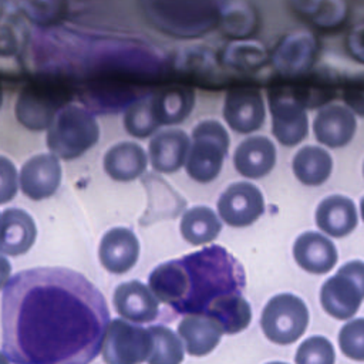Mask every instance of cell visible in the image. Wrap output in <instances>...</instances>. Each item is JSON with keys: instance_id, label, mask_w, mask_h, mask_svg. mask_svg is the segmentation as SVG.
I'll use <instances>...</instances> for the list:
<instances>
[{"instance_id": "ba28073f", "label": "cell", "mask_w": 364, "mask_h": 364, "mask_svg": "<svg viewBox=\"0 0 364 364\" xmlns=\"http://www.w3.org/2000/svg\"><path fill=\"white\" fill-rule=\"evenodd\" d=\"M151 353L148 328L122 318L109 320L101 346L104 361L109 364H135L146 361Z\"/></svg>"}, {"instance_id": "7a4b0ae2", "label": "cell", "mask_w": 364, "mask_h": 364, "mask_svg": "<svg viewBox=\"0 0 364 364\" xmlns=\"http://www.w3.org/2000/svg\"><path fill=\"white\" fill-rule=\"evenodd\" d=\"M181 262L186 272V293L172 307L179 314L205 313L215 299L245 289L242 264L222 246L203 247Z\"/></svg>"}, {"instance_id": "277c9868", "label": "cell", "mask_w": 364, "mask_h": 364, "mask_svg": "<svg viewBox=\"0 0 364 364\" xmlns=\"http://www.w3.org/2000/svg\"><path fill=\"white\" fill-rule=\"evenodd\" d=\"M192 141L185 161V169L193 181L208 183L222 169L230 144L229 134L220 122L206 119L193 128Z\"/></svg>"}, {"instance_id": "d6986e66", "label": "cell", "mask_w": 364, "mask_h": 364, "mask_svg": "<svg viewBox=\"0 0 364 364\" xmlns=\"http://www.w3.org/2000/svg\"><path fill=\"white\" fill-rule=\"evenodd\" d=\"M276 164V146L263 135L249 136L242 141L233 154L236 171L252 179L267 175Z\"/></svg>"}, {"instance_id": "4316f807", "label": "cell", "mask_w": 364, "mask_h": 364, "mask_svg": "<svg viewBox=\"0 0 364 364\" xmlns=\"http://www.w3.org/2000/svg\"><path fill=\"white\" fill-rule=\"evenodd\" d=\"M333 169V158L320 146L306 145L293 158V172L296 178L309 186L324 183Z\"/></svg>"}, {"instance_id": "603a6c76", "label": "cell", "mask_w": 364, "mask_h": 364, "mask_svg": "<svg viewBox=\"0 0 364 364\" xmlns=\"http://www.w3.org/2000/svg\"><path fill=\"white\" fill-rule=\"evenodd\" d=\"M148 165L142 146L136 142L122 141L111 146L104 155V169L114 179L128 182L141 176Z\"/></svg>"}, {"instance_id": "8d00e7d4", "label": "cell", "mask_w": 364, "mask_h": 364, "mask_svg": "<svg viewBox=\"0 0 364 364\" xmlns=\"http://www.w3.org/2000/svg\"><path fill=\"white\" fill-rule=\"evenodd\" d=\"M360 212H361V218H363V220H364V196H363L361 200H360Z\"/></svg>"}, {"instance_id": "52a82bcc", "label": "cell", "mask_w": 364, "mask_h": 364, "mask_svg": "<svg viewBox=\"0 0 364 364\" xmlns=\"http://www.w3.org/2000/svg\"><path fill=\"white\" fill-rule=\"evenodd\" d=\"M68 100L70 95L55 85L44 82L28 84L16 100V118L27 129H46Z\"/></svg>"}, {"instance_id": "8fae6325", "label": "cell", "mask_w": 364, "mask_h": 364, "mask_svg": "<svg viewBox=\"0 0 364 364\" xmlns=\"http://www.w3.org/2000/svg\"><path fill=\"white\" fill-rule=\"evenodd\" d=\"M61 165L55 154H38L27 159L20 169V188L23 193L40 200L51 196L60 186Z\"/></svg>"}, {"instance_id": "f1b7e54d", "label": "cell", "mask_w": 364, "mask_h": 364, "mask_svg": "<svg viewBox=\"0 0 364 364\" xmlns=\"http://www.w3.org/2000/svg\"><path fill=\"white\" fill-rule=\"evenodd\" d=\"M222 223L216 213L208 206H193L181 219V233L192 245L212 242L220 232Z\"/></svg>"}, {"instance_id": "9a60e30c", "label": "cell", "mask_w": 364, "mask_h": 364, "mask_svg": "<svg viewBox=\"0 0 364 364\" xmlns=\"http://www.w3.org/2000/svg\"><path fill=\"white\" fill-rule=\"evenodd\" d=\"M191 148L188 134L178 128L159 131L149 141V159L155 171L172 173L178 171L186 161Z\"/></svg>"}, {"instance_id": "e575fe53", "label": "cell", "mask_w": 364, "mask_h": 364, "mask_svg": "<svg viewBox=\"0 0 364 364\" xmlns=\"http://www.w3.org/2000/svg\"><path fill=\"white\" fill-rule=\"evenodd\" d=\"M17 193V169L14 164L0 155V203H6Z\"/></svg>"}, {"instance_id": "7c38bea8", "label": "cell", "mask_w": 364, "mask_h": 364, "mask_svg": "<svg viewBox=\"0 0 364 364\" xmlns=\"http://www.w3.org/2000/svg\"><path fill=\"white\" fill-rule=\"evenodd\" d=\"M272 111V132L276 139L286 146H293L301 142L309 132L307 114L303 102L290 97H279L270 94Z\"/></svg>"}, {"instance_id": "ffe728a7", "label": "cell", "mask_w": 364, "mask_h": 364, "mask_svg": "<svg viewBox=\"0 0 364 364\" xmlns=\"http://www.w3.org/2000/svg\"><path fill=\"white\" fill-rule=\"evenodd\" d=\"M142 182L148 193V206L139 219L141 225L148 226L161 219H172L185 209V199L159 175L145 173Z\"/></svg>"}, {"instance_id": "3957f363", "label": "cell", "mask_w": 364, "mask_h": 364, "mask_svg": "<svg viewBox=\"0 0 364 364\" xmlns=\"http://www.w3.org/2000/svg\"><path fill=\"white\" fill-rule=\"evenodd\" d=\"M100 128L94 115L78 105L63 107L47 132V146L57 156L70 161L98 142Z\"/></svg>"}, {"instance_id": "836d02e7", "label": "cell", "mask_w": 364, "mask_h": 364, "mask_svg": "<svg viewBox=\"0 0 364 364\" xmlns=\"http://www.w3.org/2000/svg\"><path fill=\"white\" fill-rule=\"evenodd\" d=\"M338 346L348 358L364 361V318L351 320L340 330Z\"/></svg>"}, {"instance_id": "5bb4252c", "label": "cell", "mask_w": 364, "mask_h": 364, "mask_svg": "<svg viewBox=\"0 0 364 364\" xmlns=\"http://www.w3.org/2000/svg\"><path fill=\"white\" fill-rule=\"evenodd\" d=\"M139 256V242L128 228H112L104 233L98 247L101 264L111 273H125L135 266Z\"/></svg>"}, {"instance_id": "484cf974", "label": "cell", "mask_w": 364, "mask_h": 364, "mask_svg": "<svg viewBox=\"0 0 364 364\" xmlns=\"http://www.w3.org/2000/svg\"><path fill=\"white\" fill-rule=\"evenodd\" d=\"M148 284L158 300L173 307L186 293V272L181 259L156 266L148 277Z\"/></svg>"}, {"instance_id": "83f0119b", "label": "cell", "mask_w": 364, "mask_h": 364, "mask_svg": "<svg viewBox=\"0 0 364 364\" xmlns=\"http://www.w3.org/2000/svg\"><path fill=\"white\" fill-rule=\"evenodd\" d=\"M242 293H230L215 299L205 314L219 321L223 333L235 334L245 330L252 320L250 304L240 296Z\"/></svg>"}, {"instance_id": "f35d334b", "label": "cell", "mask_w": 364, "mask_h": 364, "mask_svg": "<svg viewBox=\"0 0 364 364\" xmlns=\"http://www.w3.org/2000/svg\"><path fill=\"white\" fill-rule=\"evenodd\" d=\"M363 171H364V165H363Z\"/></svg>"}, {"instance_id": "1f68e13d", "label": "cell", "mask_w": 364, "mask_h": 364, "mask_svg": "<svg viewBox=\"0 0 364 364\" xmlns=\"http://www.w3.org/2000/svg\"><path fill=\"white\" fill-rule=\"evenodd\" d=\"M27 20L50 26L61 20L64 14V0H17Z\"/></svg>"}, {"instance_id": "4dcf8cb0", "label": "cell", "mask_w": 364, "mask_h": 364, "mask_svg": "<svg viewBox=\"0 0 364 364\" xmlns=\"http://www.w3.org/2000/svg\"><path fill=\"white\" fill-rule=\"evenodd\" d=\"M159 125L161 124L158 122L152 109L151 98L138 100L125 109L124 127L132 136L144 139L154 134Z\"/></svg>"}, {"instance_id": "5b68a950", "label": "cell", "mask_w": 364, "mask_h": 364, "mask_svg": "<svg viewBox=\"0 0 364 364\" xmlns=\"http://www.w3.org/2000/svg\"><path fill=\"white\" fill-rule=\"evenodd\" d=\"M364 300V262L351 260L327 279L320 290L326 313L334 318H351Z\"/></svg>"}, {"instance_id": "d4e9b609", "label": "cell", "mask_w": 364, "mask_h": 364, "mask_svg": "<svg viewBox=\"0 0 364 364\" xmlns=\"http://www.w3.org/2000/svg\"><path fill=\"white\" fill-rule=\"evenodd\" d=\"M28 27L17 0H0V55H14L27 43Z\"/></svg>"}, {"instance_id": "4fadbf2b", "label": "cell", "mask_w": 364, "mask_h": 364, "mask_svg": "<svg viewBox=\"0 0 364 364\" xmlns=\"http://www.w3.org/2000/svg\"><path fill=\"white\" fill-rule=\"evenodd\" d=\"M112 303L121 317L135 323H149L159 313L158 297L151 287H146L139 280L118 284L114 290Z\"/></svg>"}, {"instance_id": "d590c367", "label": "cell", "mask_w": 364, "mask_h": 364, "mask_svg": "<svg viewBox=\"0 0 364 364\" xmlns=\"http://www.w3.org/2000/svg\"><path fill=\"white\" fill-rule=\"evenodd\" d=\"M10 272H11L10 262L6 259V256H3V252H0V289L4 287V284L7 283Z\"/></svg>"}, {"instance_id": "cb8c5ba5", "label": "cell", "mask_w": 364, "mask_h": 364, "mask_svg": "<svg viewBox=\"0 0 364 364\" xmlns=\"http://www.w3.org/2000/svg\"><path fill=\"white\" fill-rule=\"evenodd\" d=\"M152 109L161 125L182 122L195 105V91L189 87H168L151 97Z\"/></svg>"}, {"instance_id": "f546056e", "label": "cell", "mask_w": 364, "mask_h": 364, "mask_svg": "<svg viewBox=\"0 0 364 364\" xmlns=\"http://www.w3.org/2000/svg\"><path fill=\"white\" fill-rule=\"evenodd\" d=\"M151 334V353L146 358L151 364H178L183 360V346L179 337L165 326L148 327Z\"/></svg>"}, {"instance_id": "74e56055", "label": "cell", "mask_w": 364, "mask_h": 364, "mask_svg": "<svg viewBox=\"0 0 364 364\" xmlns=\"http://www.w3.org/2000/svg\"><path fill=\"white\" fill-rule=\"evenodd\" d=\"M1 102H3V91H1V87H0V107H1Z\"/></svg>"}, {"instance_id": "6da1fadb", "label": "cell", "mask_w": 364, "mask_h": 364, "mask_svg": "<svg viewBox=\"0 0 364 364\" xmlns=\"http://www.w3.org/2000/svg\"><path fill=\"white\" fill-rule=\"evenodd\" d=\"M109 311L81 273L44 266L11 276L1 296V347L21 364H82L101 353Z\"/></svg>"}, {"instance_id": "2e32d148", "label": "cell", "mask_w": 364, "mask_h": 364, "mask_svg": "<svg viewBox=\"0 0 364 364\" xmlns=\"http://www.w3.org/2000/svg\"><path fill=\"white\" fill-rule=\"evenodd\" d=\"M357 129V121L353 111L343 105H328L318 111L313 122L316 139L330 148L347 145Z\"/></svg>"}, {"instance_id": "9c48e42d", "label": "cell", "mask_w": 364, "mask_h": 364, "mask_svg": "<svg viewBox=\"0 0 364 364\" xmlns=\"http://www.w3.org/2000/svg\"><path fill=\"white\" fill-rule=\"evenodd\" d=\"M218 212L230 226H249L264 212L263 193L250 182H235L219 196Z\"/></svg>"}, {"instance_id": "ac0fdd59", "label": "cell", "mask_w": 364, "mask_h": 364, "mask_svg": "<svg viewBox=\"0 0 364 364\" xmlns=\"http://www.w3.org/2000/svg\"><path fill=\"white\" fill-rule=\"evenodd\" d=\"M178 333L188 354L199 357L209 354L220 341L223 328L216 318L205 313L185 314L178 324Z\"/></svg>"}, {"instance_id": "30bf717a", "label": "cell", "mask_w": 364, "mask_h": 364, "mask_svg": "<svg viewBox=\"0 0 364 364\" xmlns=\"http://www.w3.org/2000/svg\"><path fill=\"white\" fill-rule=\"evenodd\" d=\"M264 115V102L256 88H233L226 94L223 118L233 131L253 132L263 125Z\"/></svg>"}, {"instance_id": "d6a6232c", "label": "cell", "mask_w": 364, "mask_h": 364, "mask_svg": "<svg viewBox=\"0 0 364 364\" xmlns=\"http://www.w3.org/2000/svg\"><path fill=\"white\" fill-rule=\"evenodd\" d=\"M334 360V347L330 340L323 336L306 338L299 346L294 357V361L299 364H331Z\"/></svg>"}, {"instance_id": "8992f818", "label": "cell", "mask_w": 364, "mask_h": 364, "mask_svg": "<svg viewBox=\"0 0 364 364\" xmlns=\"http://www.w3.org/2000/svg\"><path fill=\"white\" fill-rule=\"evenodd\" d=\"M309 324V309L296 294L280 293L264 306L260 326L264 336L276 344H291L303 336Z\"/></svg>"}, {"instance_id": "e0dca14e", "label": "cell", "mask_w": 364, "mask_h": 364, "mask_svg": "<svg viewBox=\"0 0 364 364\" xmlns=\"http://www.w3.org/2000/svg\"><path fill=\"white\" fill-rule=\"evenodd\" d=\"M293 257L306 272L323 274L337 262L334 243L318 232H304L293 243Z\"/></svg>"}, {"instance_id": "7402d4cb", "label": "cell", "mask_w": 364, "mask_h": 364, "mask_svg": "<svg viewBox=\"0 0 364 364\" xmlns=\"http://www.w3.org/2000/svg\"><path fill=\"white\" fill-rule=\"evenodd\" d=\"M357 209L354 202L343 195L324 198L316 209L317 226L333 237L347 236L357 226Z\"/></svg>"}, {"instance_id": "44dd1931", "label": "cell", "mask_w": 364, "mask_h": 364, "mask_svg": "<svg viewBox=\"0 0 364 364\" xmlns=\"http://www.w3.org/2000/svg\"><path fill=\"white\" fill-rule=\"evenodd\" d=\"M37 228L30 213L9 208L0 215V252L9 256L26 253L34 243Z\"/></svg>"}]
</instances>
